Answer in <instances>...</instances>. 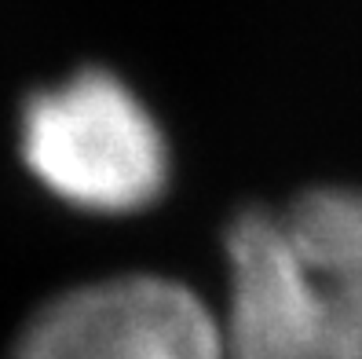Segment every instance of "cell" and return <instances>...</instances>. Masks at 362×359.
Here are the masks:
<instances>
[{
    "instance_id": "obj_1",
    "label": "cell",
    "mask_w": 362,
    "mask_h": 359,
    "mask_svg": "<svg viewBox=\"0 0 362 359\" xmlns=\"http://www.w3.org/2000/svg\"><path fill=\"white\" fill-rule=\"evenodd\" d=\"M223 261L227 359H362V187L238 209Z\"/></svg>"
},
{
    "instance_id": "obj_2",
    "label": "cell",
    "mask_w": 362,
    "mask_h": 359,
    "mask_svg": "<svg viewBox=\"0 0 362 359\" xmlns=\"http://www.w3.org/2000/svg\"><path fill=\"white\" fill-rule=\"evenodd\" d=\"M18 158L55 202L92 217L143 213L173 180L161 121L106 67H81L23 99Z\"/></svg>"
},
{
    "instance_id": "obj_3",
    "label": "cell",
    "mask_w": 362,
    "mask_h": 359,
    "mask_svg": "<svg viewBox=\"0 0 362 359\" xmlns=\"http://www.w3.org/2000/svg\"><path fill=\"white\" fill-rule=\"evenodd\" d=\"M8 359H227L223 319L180 279L129 271L40 304Z\"/></svg>"
}]
</instances>
